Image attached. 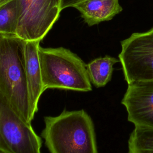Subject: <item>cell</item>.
<instances>
[{"label": "cell", "instance_id": "6da1fadb", "mask_svg": "<svg viewBox=\"0 0 153 153\" xmlns=\"http://www.w3.org/2000/svg\"><path fill=\"white\" fill-rule=\"evenodd\" d=\"M41 136L50 153H97L94 124L83 109L45 117Z\"/></svg>", "mask_w": 153, "mask_h": 153}, {"label": "cell", "instance_id": "7a4b0ae2", "mask_svg": "<svg viewBox=\"0 0 153 153\" xmlns=\"http://www.w3.org/2000/svg\"><path fill=\"white\" fill-rule=\"evenodd\" d=\"M25 44L17 35L0 34V95L24 121L31 123L23 63Z\"/></svg>", "mask_w": 153, "mask_h": 153}, {"label": "cell", "instance_id": "3957f363", "mask_svg": "<svg viewBox=\"0 0 153 153\" xmlns=\"http://www.w3.org/2000/svg\"><path fill=\"white\" fill-rule=\"evenodd\" d=\"M42 84L48 88L91 91L87 65L76 54L63 47L39 48Z\"/></svg>", "mask_w": 153, "mask_h": 153}, {"label": "cell", "instance_id": "277c9868", "mask_svg": "<svg viewBox=\"0 0 153 153\" xmlns=\"http://www.w3.org/2000/svg\"><path fill=\"white\" fill-rule=\"evenodd\" d=\"M42 140L0 95V153H41Z\"/></svg>", "mask_w": 153, "mask_h": 153}, {"label": "cell", "instance_id": "5b68a950", "mask_svg": "<svg viewBox=\"0 0 153 153\" xmlns=\"http://www.w3.org/2000/svg\"><path fill=\"white\" fill-rule=\"evenodd\" d=\"M121 45L118 57L127 84L153 81V27L133 33Z\"/></svg>", "mask_w": 153, "mask_h": 153}, {"label": "cell", "instance_id": "8992f818", "mask_svg": "<svg viewBox=\"0 0 153 153\" xmlns=\"http://www.w3.org/2000/svg\"><path fill=\"white\" fill-rule=\"evenodd\" d=\"M17 35L25 41L42 40L59 17L62 0H18Z\"/></svg>", "mask_w": 153, "mask_h": 153}, {"label": "cell", "instance_id": "52a82bcc", "mask_svg": "<svg viewBox=\"0 0 153 153\" xmlns=\"http://www.w3.org/2000/svg\"><path fill=\"white\" fill-rule=\"evenodd\" d=\"M121 103L128 121L134 126L153 129V81L128 84Z\"/></svg>", "mask_w": 153, "mask_h": 153}, {"label": "cell", "instance_id": "ba28073f", "mask_svg": "<svg viewBox=\"0 0 153 153\" xmlns=\"http://www.w3.org/2000/svg\"><path fill=\"white\" fill-rule=\"evenodd\" d=\"M40 41H25L23 50V63L32 120L38 110V105L41 95L44 91L38 53Z\"/></svg>", "mask_w": 153, "mask_h": 153}, {"label": "cell", "instance_id": "9c48e42d", "mask_svg": "<svg viewBox=\"0 0 153 153\" xmlns=\"http://www.w3.org/2000/svg\"><path fill=\"white\" fill-rule=\"evenodd\" d=\"M74 7L89 26L110 20L123 10L119 0H85Z\"/></svg>", "mask_w": 153, "mask_h": 153}, {"label": "cell", "instance_id": "30bf717a", "mask_svg": "<svg viewBox=\"0 0 153 153\" xmlns=\"http://www.w3.org/2000/svg\"><path fill=\"white\" fill-rule=\"evenodd\" d=\"M120 60L105 56L91 61L87 65L91 82L96 87L105 86L111 79L113 66Z\"/></svg>", "mask_w": 153, "mask_h": 153}, {"label": "cell", "instance_id": "8fae6325", "mask_svg": "<svg viewBox=\"0 0 153 153\" xmlns=\"http://www.w3.org/2000/svg\"><path fill=\"white\" fill-rule=\"evenodd\" d=\"M134 127L128 140V153H153V129Z\"/></svg>", "mask_w": 153, "mask_h": 153}, {"label": "cell", "instance_id": "7c38bea8", "mask_svg": "<svg viewBox=\"0 0 153 153\" xmlns=\"http://www.w3.org/2000/svg\"><path fill=\"white\" fill-rule=\"evenodd\" d=\"M19 18L18 0H12L0 5V34L17 35Z\"/></svg>", "mask_w": 153, "mask_h": 153}, {"label": "cell", "instance_id": "4fadbf2b", "mask_svg": "<svg viewBox=\"0 0 153 153\" xmlns=\"http://www.w3.org/2000/svg\"><path fill=\"white\" fill-rule=\"evenodd\" d=\"M85 0H62V9L72 7H74L76 4Z\"/></svg>", "mask_w": 153, "mask_h": 153}, {"label": "cell", "instance_id": "5bb4252c", "mask_svg": "<svg viewBox=\"0 0 153 153\" xmlns=\"http://www.w3.org/2000/svg\"><path fill=\"white\" fill-rule=\"evenodd\" d=\"M12 0H0V5H2L3 4H5Z\"/></svg>", "mask_w": 153, "mask_h": 153}]
</instances>
